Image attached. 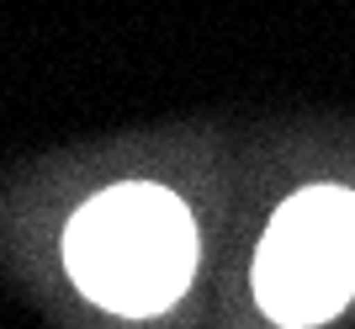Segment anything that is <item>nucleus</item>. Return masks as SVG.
I'll return each mask as SVG.
<instances>
[{
  "label": "nucleus",
  "mask_w": 355,
  "mask_h": 329,
  "mask_svg": "<svg viewBox=\"0 0 355 329\" xmlns=\"http://www.w3.org/2000/svg\"><path fill=\"white\" fill-rule=\"evenodd\" d=\"M64 266L90 303L112 314H159L191 287L196 223L164 186L128 180L96 192L64 228Z\"/></svg>",
  "instance_id": "f257e3e1"
},
{
  "label": "nucleus",
  "mask_w": 355,
  "mask_h": 329,
  "mask_svg": "<svg viewBox=\"0 0 355 329\" xmlns=\"http://www.w3.org/2000/svg\"><path fill=\"white\" fill-rule=\"evenodd\" d=\"M254 298L286 329L324 324L355 298V192L308 186L286 196L254 255Z\"/></svg>",
  "instance_id": "f03ea898"
}]
</instances>
